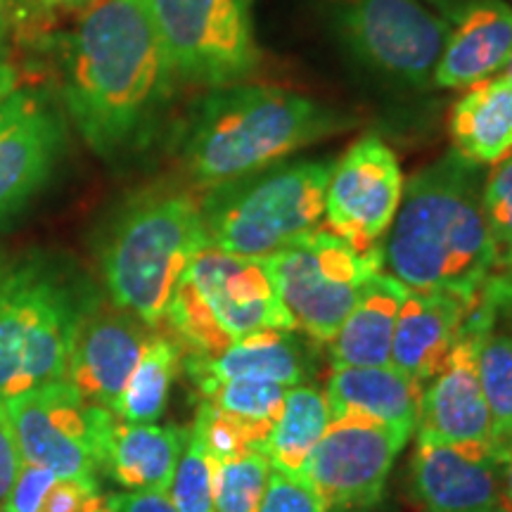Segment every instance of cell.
<instances>
[{"instance_id":"cell-43","label":"cell","mask_w":512,"mask_h":512,"mask_svg":"<svg viewBox=\"0 0 512 512\" xmlns=\"http://www.w3.org/2000/svg\"><path fill=\"white\" fill-rule=\"evenodd\" d=\"M0 38H3V34H0Z\"/></svg>"},{"instance_id":"cell-35","label":"cell","mask_w":512,"mask_h":512,"mask_svg":"<svg viewBox=\"0 0 512 512\" xmlns=\"http://www.w3.org/2000/svg\"><path fill=\"white\" fill-rule=\"evenodd\" d=\"M112 512H178L169 496L159 491H133V494L110 498Z\"/></svg>"},{"instance_id":"cell-27","label":"cell","mask_w":512,"mask_h":512,"mask_svg":"<svg viewBox=\"0 0 512 512\" xmlns=\"http://www.w3.org/2000/svg\"><path fill=\"white\" fill-rule=\"evenodd\" d=\"M479 380L491 413V451L501 460L512 451V335L491 328L477 344Z\"/></svg>"},{"instance_id":"cell-30","label":"cell","mask_w":512,"mask_h":512,"mask_svg":"<svg viewBox=\"0 0 512 512\" xmlns=\"http://www.w3.org/2000/svg\"><path fill=\"white\" fill-rule=\"evenodd\" d=\"M169 501L178 512H216L214 508V465L204 451L202 441L188 430L176 475L171 479Z\"/></svg>"},{"instance_id":"cell-2","label":"cell","mask_w":512,"mask_h":512,"mask_svg":"<svg viewBox=\"0 0 512 512\" xmlns=\"http://www.w3.org/2000/svg\"><path fill=\"white\" fill-rule=\"evenodd\" d=\"M484 181L482 166L456 150L408 178L380 245L382 268L408 290L475 299L496 273Z\"/></svg>"},{"instance_id":"cell-19","label":"cell","mask_w":512,"mask_h":512,"mask_svg":"<svg viewBox=\"0 0 512 512\" xmlns=\"http://www.w3.org/2000/svg\"><path fill=\"white\" fill-rule=\"evenodd\" d=\"M510 55V5L505 0H467L453 17L432 83L439 88H470L501 72Z\"/></svg>"},{"instance_id":"cell-14","label":"cell","mask_w":512,"mask_h":512,"mask_svg":"<svg viewBox=\"0 0 512 512\" xmlns=\"http://www.w3.org/2000/svg\"><path fill=\"white\" fill-rule=\"evenodd\" d=\"M64 143V114L46 91L24 86L0 105V221L50 181Z\"/></svg>"},{"instance_id":"cell-6","label":"cell","mask_w":512,"mask_h":512,"mask_svg":"<svg viewBox=\"0 0 512 512\" xmlns=\"http://www.w3.org/2000/svg\"><path fill=\"white\" fill-rule=\"evenodd\" d=\"M159 328L176 339L183 356L216 358L242 337L294 330V323L264 259L207 245L185 268Z\"/></svg>"},{"instance_id":"cell-20","label":"cell","mask_w":512,"mask_h":512,"mask_svg":"<svg viewBox=\"0 0 512 512\" xmlns=\"http://www.w3.org/2000/svg\"><path fill=\"white\" fill-rule=\"evenodd\" d=\"M470 304L460 294L408 290L396 316L389 366L420 384L430 382L451 354Z\"/></svg>"},{"instance_id":"cell-34","label":"cell","mask_w":512,"mask_h":512,"mask_svg":"<svg viewBox=\"0 0 512 512\" xmlns=\"http://www.w3.org/2000/svg\"><path fill=\"white\" fill-rule=\"evenodd\" d=\"M22 467L24 460L22 453H19L15 430H12L5 403L0 401V512H5V508H8L10 491L15 486Z\"/></svg>"},{"instance_id":"cell-41","label":"cell","mask_w":512,"mask_h":512,"mask_svg":"<svg viewBox=\"0 0 512 512\" xmlns=\"http://www.w3.org/2000/svg\"><path fill=\"white\" fill-rule=\"evenodd\" d=\"M8 266H10V264H5L3 252H0V280H3V275H5V271H8Z\"/></svg>"},{"instance_id":"cell-16","label":"cell","mask_w":512,"mask_h":512,"mask_svg":"<svg viewBox=\"0 0 512 512\" xmlns=\"http://www.w3.org/2000/svg\"><path fill=\"white\" fill-rule=\"evenodd\" d=\"M482 335L463 325L444 366L425 384L415 425L418 441L491 448V413L477 366Z\"/></svg>"},{"instance_id":"cell-39","label":"cell","mask_w":512,"mask_h":512,"mask_svg":"<svg viewBox=\"0 0 512 512\" xmlns=\"http://www.w3.org/2000/svg\"><path fill=\"white\" fill-rule=\"evenodd\" d=\"M505 320L508 323V332L512 335V275L508 273V285H505V297H503V304H501V313H498V320Z\"/></svg>"},{"instance_id":"cell-25","label":"cell","mask_w":512,"mask_h":512,"mask_svg":"<svg viewBox=\"0 0 512 512\" xmlns=\"http://www.w3.org/2000/svg\"><path fill=\"white\" fill-rule=\"evenodd\" d=\"M332 415L328 396L311 384H297L285 392L283 413L268 437L264 453L273 470L302 477L313 448L328 430Z\"/></svg>"},{"instance_id":"cell-29","label":"cell","mask_w":512,"mask_h":512,"mask_svg":"<svg viewBox=\"0 0 512 512\" xmlns=\"http://www.w3.org/2000/svg\"><path fill=\"white\" fill-rule=\"evenodd\" d=\"M211 465L216 512H259L271 477V463L261 448H249L240 458Z\"/></svg>"},{"instance_id":"cell-7","label":"cell","mask_w":512,"mask_h":512,"mask_svg":"<svg viewBox=\"0 0 512 512\" xmlns=\"http://www.w3.org/2000/svg\"><path fill=\"white\" fill-rule=\"evenodd\" d=\"M335 159L278 162L204 190L209 245L264 259L320 226Z\"/></svg>"},{"instance_id":"cell-33","label":"cell","mask_w":512,"mask_h":512,"mask_svg":"<svg viewBox=\"0 0 512 512\" xmlns=\"http://www.w3.org/2000/svg\"><path fill=\"white\" fill-rule=\"evenodd\" d=\"M259 512H330L323 498L304 477L285 475L271 467Z\"/></svg>"},{"instance_id":"cell-13","label":"cell","mask_w":512,"mask_h":512,"mask_svg":"<svg viewBox=\"0 0 512 512\" xmlns=\"http://www.w3.org/2000/svg\"><path fill=\"white\" fill-rule=\"evenodd\" d=\"M403 176L394 150L377 136H363L335 162L325 216L328 226L356 252L380 249L401 204Z\"/></svg>"},{"instance_id":"cell-28","label":"cell","mask_w":512,"mask_h":512,"mask_svg":"<svg viewBox=\"0 0 512 512\" xmlns=\"http://www.w3.org/2000/svg\"><path fill=\"white\" fill-rule=\"evenodd\" d=\"M287 387L261 380H228L216 384L202 401L214 403L245 427L254 448L264 451L268 437L283 413Z\"/></svg>"},{"instance_id":"cell-11","label":"cell","mask_w":512,"mask_h":512,"mask_svg":"<svg viewBox=\"0 0 512 512\" xmlns=\"http://www.w3.org/2000/svg\"><path fill=\"white\" fill-rule=\"evenodd\" d=\"M332 19L349 53L370 72L399 86L434 81L451 22L420 0H330Z\"/></svg>"},{"instance_id":"cell-38","label":"cell","mask_w":512,"mask_h":512,"mask_svg":"<svg viewBox=\"0 0 512 512\" xmlns=\"http://www.w3.org/2000/svg\"><path fill=\"white\" fill-rule=\"evenodd\" d=\"M501 463V484H503V501L508 512H512V451L498 460Z\"/></svg>"},{"instance_id":"cell-36","label":"cell","mask_w":512,"mask_h":512,"mask_svg":"<svg viewBox=\"0 0 512 512\" xmlns=\"http://www.w3.org/2000/svg\"><path fill=\"white\" fill-rule=\"evenodd\" d=\"M98 0H15L12 17L19 15V5L27 10H36L41 15H83L93 8Z\"/></svg>"},{"instance_id":"cell-37","label":"cell","mask_w":512,"mask_h":512,"mask_svg":"<svg viewBox=\"0 0 512 512\" xmlns=\"http://www.w3.org/2000/svg\"><path fill=\"white\" fill-rule=\"evenodd\" d=\"M24 86H27V74H24V69L12 60L0 57V105Z\"/></svg>"},{"instance_id":"cell-1","label":"cell","mask_w":512,"mask_h":512,"mask_svg":"<svg viewBox=\"0 0 512 512\" xmlns=\"http://www.w3.org/2000/svg\"><path fill=\"white\" fill-rule=\"evenodd\" d=\"M176 81L147 0H98L79 17L64 50L62 102L95 155L143 145Z\"/></svg>"},{"instance_id":"cell-23","label":"cell","mask_w":512,"mask_h":512,"mask_svg":"<svg viewBox=\"0 0 512 512\" xmlns=\"http://www.w3.org/2000/svg\"><path fill=\"white\" fill-rule=\"evenodd\" d=\"M185 444H188V430L183 427H162L157 422L136 425V422H124L117 415L107 439L102 470L110 472L121 486L131 491L166 494Z\"/></svg>"},{"instance_id":"cell-5","label":"cell","mask_w":512,"mask_h":512,"mask_svg":"<svg viewBox=\"0 0 512 512\" xmlns=\"http://www.w3.org/2000/svg\"><path fill=\"white\" fill-rule=\"evenodd\" d=\"M95 299L46 254L8 266L0 280V401L64 380L74 332Z\"/></svg>"},{"instance_id":"cell-4","label":"cell","mask_w":512,"mask_h":512,"mask_svg":"<svg viewBox=\"0 0 512 512\" xmlns=\"http://www.w3.org/2000/svg\"><path fill=\"white\" fill-rule=\"evenodd\" d=\"M209 245L200 202L181 188H147L121 204L100 247L114 306L159 328L185 268Z\"/></svg>"},{"instance_id":"cell-3","label":"cell","mask_w":512,"mask_h":512,"mask_svg":"<svg viewBox=\"0 0 512 512\" xmlns=\"http://www.w3.org/2000/svg\"><path fill=\"white\" fill-rule=\"evenodd\" d=\"M354 121L294 91L256 83L209 88L181 128L178 159L197 188H214L285 162Z\"/></svg>"},{"instance_id":"cell-26","label":"cell","mask_w":512,"mask_h":512,"mask_svg":"<svg viewBox=\"0 0 512 512\" xmlns=\"http://www.w3.org/2000/svg\"><path fill=\"white\" fill-rule=\"evenodd\" d=\"M181 358L183 351L176 339L166 330L155 328L152 337L147 339L138 366L128 377L114 415L136 425H152L162 418L169 403L171 384L181 368Z\"/></svg>"},{"instance_id":"cell-21","label":"cell","mask_w":512,"mask_h":512,"mask_svg":"<svg viewBox=\"0 0 512 512\" xmlns=\"http://www.w3.org/2000/svg\"><path fill=\"white\" fill-rule=\"evenodd\" d=\"M425 384L394 366L335 368L328 380L332 420L361 418L413 432Z\"/></svg>"},{"instance_id":"cell-9","label":"cell","mask_w":512,"mask_h":512,"mask_svg":"<svg viewBox=\"0 0 512 512\" xmlns=\"http://www.w3.org/2000/svg\"><path fill=\"white\" fill-rule=\"evenodd\" d=\"M176 79L235 86L259 69L252 0H147Z\"/></svg>"},{"instance_id":"cell-31","label":"cell","mask_w":512,"mask_h":512,"mask_svg":"<svg viewBox=\"0 0 512 512\" xmlns=\"http://www.w3.org/2000/svg\"><path fill=\"white\" fill-rule=\"evenodd\" d=\"M486 226L494 245L496 273L512 271V152L491 171L482 192Z\"/></svg>"},{"instance_id":"cell-12","label":"cell","mask_w":512,"mask_h":512,"mask_svg":"<svg viewBox=\"0 0 512 512\" xmlns=\"http://www.w3.org/2000/svg\"><path fill=\"white\" fill-rule=\"evenodd\" d=\"M413 432L361 418L330 420L302 477L330 512L366 510L382 498L384 484Z\"/></svg>"},{"instance_id":"cell-32","label":"cell","mask_w":512,"mask_h":512,"mask_svg":"<svg viewBox=\"0 0 512 512\" xmlns=\"http://www.w3.org/2000/svg\"><path fill=\"white\" fill-rule=\"evenodd\" d=\"M190 432L202 441L211 463H228V460L240 458L242 453L254 448L245 427L209 401L200 403V411H197L195 425Z\"/></svg>"},{"instance_id":"cell-44","label":"cell","mask_w":512,"mask_h":512,"mask_svg":"<svg viewBox=\"0 0 512 512\" xmlns=\"http://www.w3.org/2000/svg\"><path fill=\"white\" fill-rule=\"evenodd\" d=\"M510 275H512V271H510Z\"/></svg>"},{"instance_id":"cell-17","label":"cell","mask_w":512,"mask_h":512,"mask_svg":"<svg viewBox=\"0 0 512 512\" xmlns=\"http://www.w3.org/2000/svg\"><path fill=\"white\" fill-rule=\"evenodd\" d=\"M411 496L425 512H508L501 463L486 446L418 441L411 460Z\"/></svg>"},{"instance_id":"cell-15","label":"cell","mask_w":512,"mask_h":512,"mask_svg":"<svg viewBox=\"0 0 512 512\" xmlns=\"http://www.w3.org/2000/svg\"><path fill=\"white\" fill-rule=\"evenodd\" d=\"M152 332L133 313L95 299L74 332L64 380L83 399L114 413Z\"/></svg>"},{"instance_id":"cell-10","label":"cell","mask_w":512,"mask_h":512,"mask_svg":"<svg viewBox=\"0 0 512 512\" xmlns=\"http://www.w3.org/2000/svg\"><path fill=\"white\" fill-rule=\"evenodd\" d=\"M5 411L24 463L64 479L95 482L117 422L110 408L83 399L72 384L60 380L12 396Z\"/></svg>"},{"instance_id":"cell-40","label":"cell","mask_w":512,"mask_h":512,"mask_svg":"<svg viewBox=\"0 0 512 512\" xmlns=\"http://www.w3.org/2000/svg\"><path fill=\"white\" fill-rule=\"evenodd\" d=\"M12 8H15V0H0V34H5L12 22Z\"/></svg>"},{"instance_id":"cell-42","label":"cell","mask_w":512,"mask_h":512,"mask_svg":"<svg viewBox=\"0 0 512 512\" xmlns=\"http://www.w3.org/2000/svg\"><path fill=\"white\" fill-rule=\"evenodd\" d=\"M503 74H505V76H510V79H512V55H510L508 64H505V67H503Z\"/></svg>"},{"instance_id":"cell-22","label":"cell","mask_w":512,"mask_h":512,"mask_svg":"<svg viewBox=\"0 0 512 512\" xmlns=\"http://www.w3.org/2000/svg\"><path fill=\"white\" fill-rule=\"evenodd\" d=\"M408 287L389 273H375L342 328L330 342L332 370L389 366L396 316Z\"/></svg>"},{"instance_id":"cell-18","label":"cell","mask_w":512,"mask_h":512,"mask_svg":"<svg viewBox=\"0 0 512 512\" xmlns=\"http://www.w3.org/2000/svg\"><path fill=\"white\" fill-rule=\"evenodd\" d=\"M181 366L202 394L228 380H261L283 387H297L309 380L316 368L313 351L294 335V330H264L242 337L216 358L183 356Z\"/></svg>"},{"instance_id":"cell-24","label":"cell","mask_w":512,"mask_h":512,"mask_svg":"<svg viewBox=\"0 0 512 512\" xmlns=\"http://www.w3.org/2000/svg\"><path fill=\"white\" fill-rule=\"evenodd\" d=\"M453 150L467 162L498 164L512 152V79L491 76L460 95L448 119Z\"/></svg>"},{"instance_id":"cell-8","label":"cell","mask_w":512,"mask_h":512,"mask_svg":"<svg viewBox=\"0 0 512 512\" xmlns=\"http://www.w3.org/2000/svg\"><path fill=\"white\" fill-rule=\"evenodd\" d=\"M264 261L294 330L320 344L332 342L363 287L382 271L380 249L356 252L332 230L320 228L264 256Z\"/></svg>"}]
</instances>
